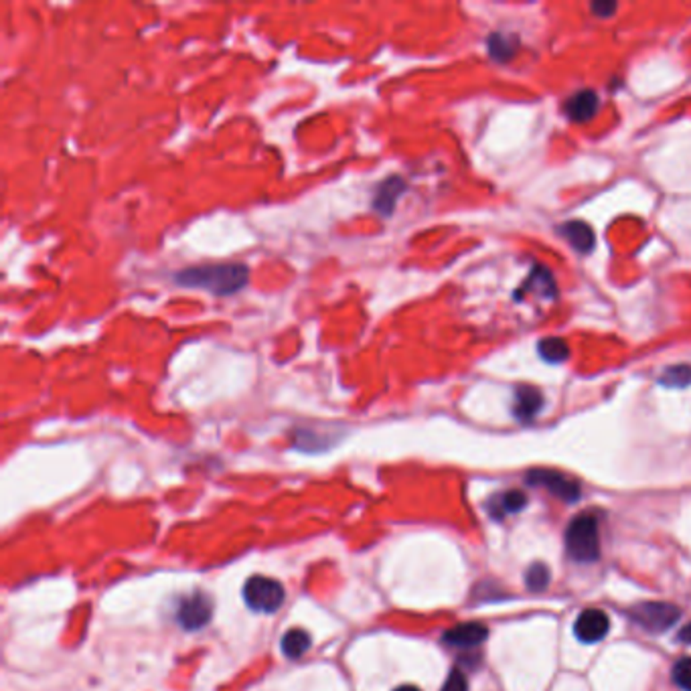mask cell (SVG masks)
<instances>
[{
  "label": "cell",
  "instance_id": "ba28073f",
  "mask_svg": "<svg viewBox=\"0 0 691 691\" xmlns=\"http://www.w3.org/2000/svg\"><path fill=\"white\" fill-rule=\"evenodd\" d=\"M408 189V183L402 177H387L386 181H381L375 187V195L371 205L375 212L381 217H389L394 213L397 199L402 197V193Z\"/></svg>",
  "mask_w": 691,
  "mask_h": 691
},
{
  "label": "cell",
  "instance_id": "52a82bcc",
  "mask_svg": "<svg viewBox=\"0 0 691 691\" xmlns=\"http://www.w3.org/2000/svg\"><path fill=\"white\" fill-rule=\"evenodd\" d=\"M212 614H213L212 600L197 592V595L185 598L183 603L179 604L177 620L181 622V627L187 630H197L207 625L209 619H212Z\"/></svg>",
  "mask_w": 691,
  "mask_h": 691
},
{
  "label": "cell",
  "instance_id": "8fae6325",
  "mask_svg": "<svg viewBox=\"0 0 691 691\" xmlns=\"http://www.w3.org/2000/svg\"><path fill=\"white\" fill-rule=\"evenodd\" d=\"M544 405V395L537 392L536 387L521 386L515 392V404H513V414L520 422H529L537 416V412Z\"/></svg>",
  "mask_w": 691,
  "mask_h": 691
},
{
  "label": "cell",
  "instance_id": "7c38bea8",
  "mask_svg": "<svg viewBox=\"0 0 691 691\" xmlns=\"http://www.w3.org/2000/svg\"><path fill=\"white\" fill-rule=\"evenodd\" d=\"M560 234L568 239V244L574 247V250L588 254L595 250L596 244V236L588 223L584 221H568L560 228Z\"/></svg>",
  "mask_w": 691,
  "mask_h": 691
},
{
  "label": "cell",
  "instance_id": "6da1fadb",
  "mask_svg": "<svg viewBox=\"0 0 691 691\" xmlns=\"http://www.w3.org/2000/svg\"><path fill=\"white\" fill-rule=\"evenodd\" d=\"M175 282L183 288L207 290L215 296H231L247 287L250 268L239 262L229 264H203L185 268L175 274Z\"/></svg>",
  "mask_w": 691,
  "mask_h": 691
},
{
  "label": "cell",
  "instance_id": "7402d4cb",
  "mask_svg": "<svg viewBox=\"0 0 691 691\" xmlns=\"http://www.w3.org/2000/svg\"><path fill=\"white\" fill-rule=\"evenodd\" d=\"M679 641H681V643L691 645V622H689V625H686V627H683V629L679 630Z\"/></svg>",
  "mask_w": 691,
  "mask_h": 691
},
{
  "label": "cell",
  "instance_id": "44dd1931",
  "mask_svg": "<svg viewBox=\"0 0 691 691\" xmlns=\"http://www.w3.org/2000/svg\"><path fill=\"white\" fill-rule=\"evenodd\" d=\"M590 11L595 12V17L598 19H611L614 12L619 11L617 3H608V0H603V3H592Z\"/></svg>",
  "mask_w": 691,
  "mask_h": 691
},
{
  "label": "cell",
  "instance_id": "30bf717a",
  "mask_svg": "<svg viewBox=\"0 0 691 691\" xmlns=\"http://www.w3.org/2000/svg\"><path fill=\"white\" fill-rule=\"evenodd\" d=\"M487 637H489V630L480 622H464V625L446 630L445 643L458 649H475L487 641Z\"/></svg>",
  "mask_w": 691,
  "mask_h": 691
},
{
  "label": "cell",
  "instance_id": "9c48e42d",
  "mask_svg": "<svg viewBox=\"0 0 691 691\" xmlns=\"http://www.w3.org/2000/svg\"><path fill=\"white\" fill-rule=\"evenodd\" d=\"M598 108H600L598 94L592 92V89H580V92H576L566 100L564 114L568 116V120H572V122L582 124L595 118Z\"/></svg>",
  "mask_w": 691,
  "mask_h": 691
},
{
  "label": "cell",
  "instance_id": "7a4b0ae2",
  "mask_svg": "<svg viewBox=\"0 0 691 691\" xmlns=\"http://www.w3.org/2000/svg\"><path fill=\"white\" fill-rule=\"evenodd\" d=\"M566 550L570 558L590 564L596 562L600 555V536L598 523L592 515H580L570 521L566 529Z\"/></svg>",
  "mask_w": 691,
  "mask_h": 691
},
{
  "label": "cell",
  "instance_id": "603a6c76",
  "mask_svg": "<svg viewBox=\"0 0 691 691\" xmlns=\"http://www.w3.org/2000/svg\"><path fill=\"white\" fill-rule=\"evenodd\" d=\"M394 691H420L416 686H400V687H395Z\"/></svg>",
  "mask_w": 691,
  "mask_h": 691
},
{
  "label": "cell",
  "instance_id": "4fadbf2b",
  "mask_svg": "<svg viewBox=\"0 0 691 691\" xmlns=\"http://www.w3.org/2000/svg\"><path fill=\"white\" fill-rule=\"evenodd\" d=\"M525 505H528V497H525L521 491H507L493 497V501L489 503V513L495 520H503V515L517 513V511H521Z\"/></svg>",
  "mask_w": 691,
  "mask_h": 691
},
{
  "label": "cell",
  "instance_id": "8992f818",
  "mask_svg": "<svg viewBox=\"0 0 691 691\" xmlns=\"http://www.w3.org/2000/svg\"><path fill=\"white\" fill-rule=\"evenodd\" d=\"M608 630H611V620L606 612L598 608H586L574 622V635L584 645L600 643L608 635Z\"/></svg>",
  "mask_w": 691,
  "mask_h": 691
},
{
  "label": "cell",
  "instance_id": "3957f363",
  "mask_svg": "<svg viewBox=\"0 0 691 691\" xmlns=\"http://www.w3.org/2000/svg\"><path fill=\"white\" fill-rule=\"evenodd\" d=\"M284 588L278 580L266 576H252L244 586V600L255 612H276L284 604Z\"/></svg>",
  "mask_w": 691,
  "mask_h": 691
},
{
  "label": "cell",
  "instance_id": "ffe728a7",
  "mask_svg": "<svg viewBox=\"0 0 691 691\" xmlns=\"http://www.w3.org/2000/svg\"><path fill=\"white\" fill-rule=\"evenodd\" d=\"M442 691H469V681L464 678V673L458 670L450 671L446 683L442 686Z\"/></svg>",
  "mask_w": 691,
  "mask_h": 691
},
{
  "label": "cell",
  "instance_id": "277c9868",
  "mask_svg": "<svg viewBox=\"0 0 691 691\" xmlns=\"http://www.w3.org/2000/svg\"><path fill=\"white\" fill-rule=\"evenodd\" d=\"M629 617L651 633H665L681 619V611L670 603H641L630 608Z\"/></svg>",
  "mask_w": 691,
  "mask_h": 691
},
{
  "label": "cell",
  "instance_id": "d6986e66",
  "mask_svg": "<svg viewBox=\"0 0 691 691\" xmlns=\"http://www.w3.org/2000/svg\"><path fill=\"white\" fill-rule=\"evenodd\" d=\"M489 54L493 59H497V62H507V59L513 55V49H511V39L503 37L501 33H493L489 37Z\"/></svg>",
  "mask_w": 691,
  "mask_h": 691
},
{
  "label": "cell",
  "instance_id": "5b68a950",
  "mask_svg": "<svg viewBox=\"0 0 691 691\" xmlns=\"http://www.w3.org/2000/svg\"><path fill=\"white\" fill-rule=\"evenodd\" d=\"M529 485L533 487H544L545 491H550L554 497H558L566 503H576L580 499V485L566 475H562L558 470L550 469H533L525 477Z\"/></svg>",
  "mask_w": 691,
  "mask_h": 691
},
{
  "label": "cell",
  "instance_id": "ac0fdd59",
  "mask_svg": "<svg viewBox=\"0 0 691 691\" xmlns=\"http://www.w3.org/2000/svg\"><path fill=\"white\" fill-rule=\"evenodd\" d=\"M671 679L681 691H691V657H681L675 661Z\"/></svg>",
  "mask_w": 691,
  "mask_h": 691
},
{
  "label": "cell",
  "instance_id": "5bb4252c",
  "mask_svg": "<svg viewBox=\"0 0 691 691\" xmlns=\"http://www.w3.org/2000/svg\"><path fill=\"white\" fill-rule=\"evenodd\" d=\"M537 353L539 357L547 363H564L570 357V347L564 339H558V337H545L537 343Z\"/></svg>",
  "mask_w": 691,
  "mask_h": 691
},
{
  "label": "cell",
  "instance_id": "e0dca14e",
  "mask_svg": "<svg viewBox=\"0 0 691 691\" xmlns=\"http://www.w3.org/2000/svg\"><path fill=\"white\" fill-rule=\"evenodd\" d=\"M547 584H550V570H547V566L539 564V562L531 564L528 572H525V586L531 592H542L547 588Z\"/></svg>",
  "mask_w": 691,
  "mask_h": 691
},
{
  "label": "cell",
  "instance_id": "9a60e30c",
  "mask_svg": "<svg viewBox=\"0 0 691 691\" xmlns=\"http://www.w3.org/2000/svg\"><path fill=\"white\" fill-rule=\"evenodd\" d=\"M311 647V637L300 629H292L287 635L282 637V653L288 659H298L303 657L306 651Z\"/></svg>",
  "mask_w": 691,
  "mask_h": 691
},
{
  "label": "cell",
  "instance_id": "2e32d148",
  "mask_svg": "<svg viewBox=\"0 0 691 691\" xmlns=\"http://www.w3.org/2000/svg\"><path fill=\"white\" fill-rule=\"evenodd\" d=\"M659 383L665 387H673V389H681V387H687L691 383V365H671L667 367V370L661 373L659 378Z\"/></svg>",
  "mask_w": 691,
  "mask_h": 691
}]
</instances>
